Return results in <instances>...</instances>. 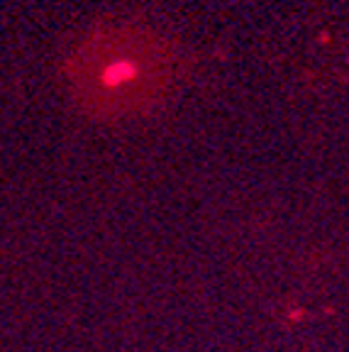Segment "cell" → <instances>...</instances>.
<instances>
[{"mask_svg":"<svg viewBox=\"0 0 349 352\" xmlns=\"http://www.w3.org/2000/svg\"><path fill=\"white\" fill-rule=\"evenodd\" d=\"M171 74L174 61L154 34L117 30L83 44L71 81L76 94L93 100L100 110H144L164 96Z\"/></svg>","mask_w":349,"mask_h":352,"instance_id":"6da1fadb","label":"cell"}]
</instances>
